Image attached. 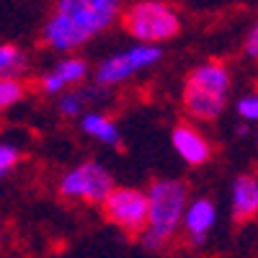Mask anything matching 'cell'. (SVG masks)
I'll return each instance as SVG.
<instances>
[{
  "mask_svg": "<svg viewBox=\"0 0 258 258\" xmlns=\"http://www.w3.org/2000/svg\"><path fill=\"white\" fill-rule=\"evenodd\" d=\"M121 0H57L41 39L54 52H73L116 24Z\"/></svg>",
  "mask_w": 258,
  "mask_h": 258,
  "instance_id": "cell-1",
  "label": "cell"
},
{
  "mask_svg": "<svg viewBox=\"0 0 258 258\" xmlns=\"http://www.w3.org/2000/svg\"><path fill=\"white\" fill-rule=\"evenodd\" d=\"M238 114L245 121H255L258 119V98L255 96H243L238 101Z\"/></svg>",
  "mask_w": 258,
  "mask_h": 258,
  "instance_id": "cell-18",
  "label": "cell"
},
{
  "mask_svg": "<svg viewBox=\"0 0 258 258\" xmlns=\"http://www.w3.org/2000/svg\"><path fill=\"white\" fill-rule=\"evenodd\" d=\"M24 52L13 44H0V78L13 75L24 68Z\"/></svg>",
  "mask_w": 258,
  "mask_h": 258,
  "instance_id": "cell-14",
  "label": "cell"
},
{
  "mask_svg": "<svg viewBox=\"0 0 258 258\" xmlns=\"http://www.w3.org/2000/svg\"><path fill=\"white\" fill-rule=\"evenodd\" d=\"M188 202V188L183 181L163 178L147 191V225L137 235L145 250H160L181 230V214Z\"/></svg>",
  "mask_w": 258,
  "mask_h": 258,
  "instance_id": "cell-2",
  "label": "cell"
},
{
  "mask_svg": "<svg viewBox=\"0 0 258 258\" xmlns=\"http://www.w3.org/2000/svg\"><path fill=\"white\" fill-rule=\"evenodd\" d=\"M124 26L135 39L158 44V41H168L178 34L181 18L168 3L142 0V3H135L124 13Z\"/></svg>",
  "mask_w": 258,
  "mask_h": 258,
  "instance_id": "cell-3",
  "label": "cell"
},
{
  "mask_svg": "<svg viewBox=\"0 0 258 258\" xmlns=\"http://www.w3.org/2000/svg\"><path fill=\"white\" fill-rule=\"evenodd\" d=\"M163 59V52L158 44L150 41H140L137 47H129L119 54L106 57L98 68H96V83L98 85H119L124 80H129L132 75L153 68Z\"/></svg>",
  "mask_w": 258,
  "mask_h": 258,
  "instance_id": "cell-4",
  "label": "cell"
},
{
  "mask_svg": "<svg viewBox=\"0 0 258 258\" xmlns=\"http://www.w3.org/2000/svg\"><path fill=\"white\" fill-rule=\"evenodd\" d=\"M101 204H103L106 217L126 235H140L145 230L147 225V194L145 191L111 186V191L106 194V199Z\"/></svg>",
  "mask_w": 258,
  "mask_h": 258,
  "instance_id": "cell-6",
  "label": "cell"
},
{
  "mask_svg": "<svg viewBox=\"0 0 258 258\" xmlns=\"http://www.w3.org/2000/svg\"><path fill=\"white\" fill-rule=\"evenodd\" d=\"M225 103H227V98L197 91V88H191V85H186V91H183V106H186V111L194 119H202V121H214L225 111Z\"/></svg>",
  "mask_w": 258,
  "mask_h": 258,
  "instance_id": "cell-11",
  "label": "cell"
},
{
  "mask_svg": "<svg viewBox=\"0 0 258 258\" xmlns=\"http://www.w3.org/2000/svg\"><path fill=\"white\" fill-rule=\"evenodd\" d=\"M186 85H191V88H197V91H204V93H212V96L227 98L230 73L222 62H207V64H199V68L188 75Z\"/></svg>",
  "mask_w": 258,
  "mask_h": 258,
  "instance_id": "cell-10",
  "label": "cell"
},
{
  "mask_svg": "<svg viewBox=\"0 0 258 258\" xmlns=\"http://www.w3.org/2000/svg\"><path fill=\"white\" fill-rule=\"evenodd\" d=\"M258 212V183L253 176H238L232 183V214L235 220H250Z\"/></svg>",
  "mask_w": 258,
  "mask_h": 258,
  "instance_id": "cell-12",
  "label": "cell"
},
{
  "mask_svg": "<svg viewBox=\"0 0 258 258\" xmlns=\"http://www.w3.org/2000/svg\"><path fill=\"white\" fill-rule=\"evenodd\" d=\"M24 98V85H21L13 75L0 78V109H11Z\"/></svg>",
  "mask_w": 258,
  "mask_h": 258,
  "instance_id": "cell-15",
  "label": "cell"
},
{
  "mask_svg": "<svg viewBox=\"0 0 258 258\" xmlns=\"http://www.w3.org/2000/svg\"><path fill=\"white\" fill-rule=\"evenodd\" d=\"M80 126H83V132L88 137L109 145V147H119V142H121V135H119L116 124L109 116H103V114H83Z\"/></svg>",
  "mask_w": 258,
  "mask_h": 258,
  "instance_id": "cell-13",
  "label": "cell"
},
{
  "mask_svg": "<svg viewBox=\"0 0 258 258\" xmlns=\"http://www.w3.org/2000/svg\"><path fill=\"white\" fill-rule=\"evenodd\" d=\"M57 109L64 119H75L83 114V96L80 93H64L62 91V98L57 101Z\"/></svg>",
  "mask_w": 258,
  "mask_h": 258,
  "instance_id": "cell-16",
  "label": "cell"
},
{
  "mask_svg": "<svg viewBox=\"0 0 258 258\" xmlns=\"http://www.w3.org/2000/svg\"><path fill=\"white\" fill-rule=\"evenodd\" d=\"M16 163H18V150L13 145L0 142V178H3L8 170H13Z\"/></svg>",
  "mask_w": 258,
  "mask_h": 258,
  "instance_id": "cell-17",
  "label": "cell"
},
{
  "mask_svg": "<svg viewBox=\"0 0 258 258\" xmlns=\"http://www.w3.org/2000/svg\"><path fill=\"white\" fill-rule=\"evenodd\" d=\"M173 147L188 165H204L212 155V147H209L207 137L186 124L173 129Z\"/></svg>",
  "mask_w": 258,
  "mask_h": 258,
  "instance_id": "cell-9",
  "label": "cell"
},
{
  "mask_svg": "<svg viewBox=\"0 0 258 258\" xmlns=\"http://www.w3.org/2000/svg\"><path fill=\"white\" fill-rule=\"evenodd\" d=\"M85 75H88V62L83 57H68L52 73L41 78V91L49 96H57L62 91H68L70 85H78L80 80H85Z\"/></svg>",
  "mask_w": 258,
  "mask_h": 258,
  "instance_id": "cell-8",
  "label": "cell"
},
{
  "mask_svg": "<svg viewBox=\"0 0 258 258\" xmlns=\"http://www.w3.org/2000/svg\"><path fill=\"white\" fill-rule=\"evenodd\" d=\"M111 186H114V178L101 163H83L62 176L59 194L64 199L101 204L106 199V194L111 191Z\"/></svg>",
  "mask_w": 258,
  "mask_h": 258,
  "instance_id": "cell-5",
  "label": "cell"
},
{
  "mask_svg": "<svg viewBox=\"0 0 258 258\" xmlns=\"http://www.w3.org/2000/svg\"><path fill=\"white\" fill-rule=\"evenodd\" d=\"M245 54H248L250 59L258 54V31H255V29H250V34H248V39H245Z\"/></svg>",
  "mask_w": 258,
  "mask_h": 258,
  "instance_id": "cell-19",
  "label": "cell"
},
{
  "mask_svg": "<svg viewBox=\"0 0 258 258\" xmlns=\"http://www.w3.org/2000/svg\"><path fill=\"white\" fill-rule=\"evenodd\" d=\"M217 222V209L209 199H194V202H186L183 207V214H181V225L186 230V235L191 238V243L202 248L209 238V232Z\"/></svg>",
  "mask_w": 258,
  "mask_h": 258,
  "instance_id": "cell-7",
  "label": "cell"
}]
</instances>
